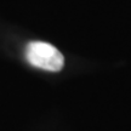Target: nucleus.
I'll list each match as a JSON object with an SVG mask.
<instances>
[{"label": "nucleus", "mask_w": 131, "mask_h": 131, "mask_svg": "<svg viewBox=\"0 0 131 131\" xmlns=\"http://www.w3.org/2000/svg\"><path fill=\"white\" fill-rule=\"evenodd\" d=\"M26 58L32 66L49 72H58L64 64L61 52L45 41L29 42L26 47Z\"/></svg>", "instance_id": "1"}]
</instances>
